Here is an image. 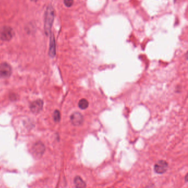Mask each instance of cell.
Wrapping results in <instances>:
<instances>
[{
  "label": "cell",
  "instance_id": "6da1fadb",
  "mask_svg": "<svg viewBox=\"0 0 188 188\" xmlns=\"http://www.w3.org/2000/svg\"><path fill=\"white\" fill-rule=\"evenodd\" d=\"M54 19V10L52 5H49L46 10L44 20V29L46 35H49V33L51 32Z\"/></svg>",
  "mask_w": 188,
  "mask_h": 188
},
{
  "label": "cell",
  "instance_id": "7a4b0ae2",
  "mask_svg": "<svg viewBox=\"0 0 188 188\" xmlns=\"http://www.w3.org/2000/svg\"><path fill=\"white\" fill-rule=\"evenodd\" d=\"M14 35L13 29L10 27L4 26L0 28V38L3 41H9Z\"/></svg>",
  "mask_w": 188,
  "mask_h": 188
},
{
  "label": "cell",
  "instance_id": "3957f363",
  "mask_svg": "<svg viewBox=\"0 0 188 188\" xmlns=\"http://www.w3.org/2000/svg\"><path fill=\"white\" fill-rule=\"evenodd\" d=\"M12 73V68L7 63L0 64V78H8Z\"/></svg>",
  "mask_w": 188,
  "mask_h": 188
},
{
  "label": "cell",
  "instance_id": "277c9868",
  "mask_svg": "<svg viewBox=\"0 0 188 188\" xmlns=\"http://www.w3.org/2000/svg\"><path fill=\"white\" fill-rule=\"evenodd\" d=\"M72 124L75 126H80L83 122V117L80 112H75L70 117Z\"/></svg>",
  "mask_w": 188,
  "mask_h": 188
},
{
  "label": "cell",
  "instance_id": "5b68a950",
  "mask_svg": "<svg viewBox=\"0 0 188 188\" xmlns=\"http://www.w3.org/2000/svg\"><path fill=\"white\" fill-rule=\"evenodd\" d=\"M43 104V101L40 99L34 101L30 105V110L33 113H38L42 109Z\"/></svg>",
  "mask_w": 188,
  "mask_h": 188
},
{
  "label": "cell",
  "instance_id": "8992f818",
  "mask_svg": "<svg viewBox=\"0 0 188 188\" xmlns=\"http://www.w3.org/2000/svg\"><path fill=\"white\" fill-rule=\"evenodd\" d=\"M168 168V163L165 161H159L155 165V171L158 174H163Z\"/></svg>",
  "mask_w": 188,
  "mask_h": 188
},
{
  "label": "cell",
  "instance_id": "52a82bcc",
  "mask_svg": "<svg viewBox=\"0 0 188 188\" xmlns=\"http://www.w3.org/2000/svg\"><path fill=\"white\" fill-rule=\"evenodd\" d=\"M33 151L36 156H42L45 151L44 145L42 143H36L33 147Z\"/></svg>",
  "mask_w": 188,
  "mask_h": 188
},
{
  "label": "cell",
  "instance_id": "ba28073f",
  "mask_svg": "<svg viewBox=\"0 0 188 188\" xmlns=\"http://www.w3.org/2000/svg\"><path fill=\"white\" fill-rule=\"evenodd\" d=\"M56 54V48H55V41L54 36L52 33L50 36V47H49V55L53 58L55 56Z\"/></svg>",
  "mask_w": 188,
  "mask_h": 188
},
{
  "label": "cell",
  "instance_id": "9c48e42d",
  "mask_svg": "<svg viewBox=\"0 0 188 188\" xmlns=\"http://www.w3.org/2000/svg\"><path fill=\"white\" fill-rule=\"evenodd\" d=\"M74 183L76 188H85L86 186L85 182L80 177H76L75 178Z\"/></svg>",
  "mask_w": 188,
  "mask_h": 188
},
{
  "label": "cell",
  "instance_id": "30bf717a",
  "mask_svg": "<svg viewBox=\"0 0 188 188\" xmlns=\"http://www.w3.org/2000/svg\"><path fill=\"white\" fill-rule=\"evenodd\" d=\"M78 107L80 108L82 110H85L86 109L88 106H89V102L88 101L83 98V99H81L80 101H79L78 103Z\"/></svg>",
  "mask_w": 188,
  "mask_h": 188
},
{
  "label": "cell",
  "instance_id": "8fae6325",
  "mask_svg": "<svg viewBox=\"0 0 188 188\" xmlns=\"http://www.w3.org/2000/svg\"><path fill=\"white\" fill-rule=\"evenodd\" d=\"M53 118H54V120L55 121V122H59L60 119H61V114L60 111L58 110H56L54 114H53Z\"/></svg>",
  "mask_w": 188,
  "mask_h": 188
},
{
  "label": "cell",
  "instance_id": "7c38bea8",
  "mask_svg": "<svg viewBox=\"0 0 188 188\" xmlns=\"http://www.w3.org/2000/svg\"><path fill=\"white\" fill-rule=\"evenodd\" d=\"M74 2L73 1H70V0H69V1H64V5H65L67 7H71L73 5Z\"/></svg>",
  "mask_w": 188,
  "mask_h": 188
}]
</instances>
